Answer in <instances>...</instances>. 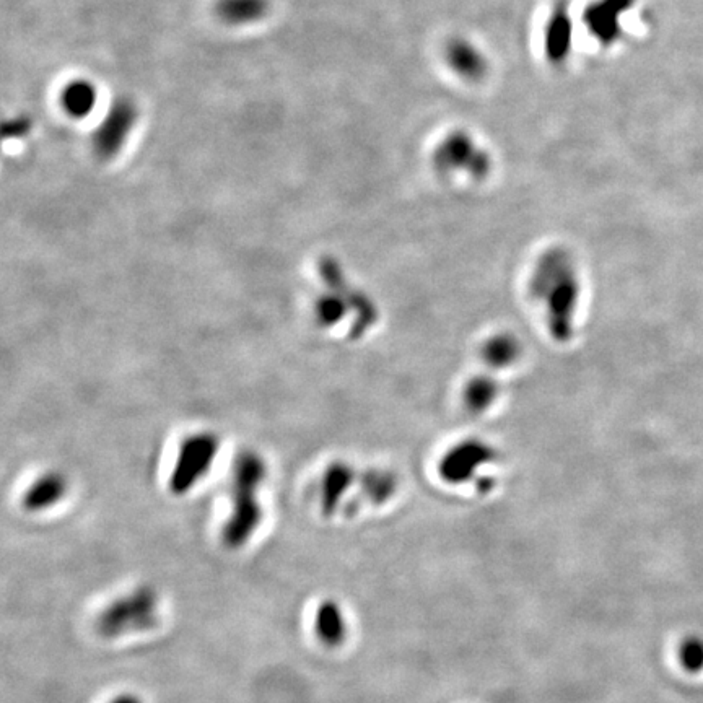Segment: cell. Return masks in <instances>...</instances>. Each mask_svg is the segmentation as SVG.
<instances>
[{"mask_svg":"<svg viewBox=\"0 0 703 703\" xmlns=\"http://www.w3.org/2000/svg\"><path fill=\"white\" fill-rule=\"evenodd\" d=\"M266 476V464L253 451L236 459L233 471V511L223 528V542L230 549H240L251 539L262 521L258 489Z\"/></svg>","mask_w":703,"mask_h":703,"instance_id":"1","label":"cell"},{"mask_svg":"<svg viewBox=\"0 0 703 703\" xmlns=\"http://www.w3.org/2000/svg\"><path fill=\"white\" fill-rule=\"evenodd\" d=\"M157 603V593L150 586H140L124 598L116 599L101 612L98 630L105 637H116L153 629L158 624Z\"/></svg>","mask_w":703,"mask_h":703,"instance_id":"2","label":"cell"},{"mask_svg":"<svg viewBox=\"0 0 703 703\" xmlns=\"http://www.w3.org/2000/svg\"><path fill=\"white\" fill-rule=\"evenodd\" d=\"M219 446V438L214 433L202 432L186 438L181 443L175 471L170 477L171 492L181 495L193 489L210 471Z\"/></svg>","mask_w":703,"mask_h":703,"instance_id":"3","label":"cell"},{"mask_svg":"<svg viewBox=\"0 0 703 703\" xmlns=\"http://www.w3.org/2000/svg\"><path fill=\"white\" fill-rule=\"evenodd\" d=\"M139 119V110L131 98L119 97L93 132V152L101 160H111L124 149Z\"/></svg>","mask_w":703,"mask_h":703,"instance_id":"4","label":"cell"},{"mask_svg":"<svg viewBox=\"0 0 703 703\" xmlns=\"http://www.w3.org/2000/svg\"><path fill=\"white\" fill-rule=\"evenodd\" d=\"M437 163L445 171H464L469 175L484 176L489 171L490 160L471 136L456 132L446 137L438 147Z\"/></svg>","mask_w":703,"mask_h":703,"instance_id":"5","label":"cell"},{"mask_svg":"<svg viewBox=\"0 0 703 703\" xmlns=\"http://www.w3.org/2000/svg\"><path fill=\"white\" fill-rule=\"evenodd\" d=\"M215 15L230 27L259 22L269 12V0H217Z\"/></svg>","mask_w":703,"mask_h":703,"instance_id":"6","label":"cell"},{"mask_svg":"<svg viewBox=\"0 0 703 703\" xmlns=\"http://www.w3.org/2000/svg\"><path fill=\"white\" fill-rule=\"evenodd\" d=\"M66 492V479L59 472H49L27 490L23 497V508L28 511L48 510L57 502H61Z\"/></svg>","mask_w":703,"mask_h":703,"instance_id":"7","label":"cell"},{"mask_svg":"<svg viewBox=\"0 0 703 703\" xmlns=\"http://www.w3.org/2000/svg\"><path fill=\"white\" fill-rule=\"evenodd\" d=\"M315 630L319 642L326 647H339L347 637V622L341 606L334 601H324L316 611Z\"/></svg>","mask_w":703,"mask_h":703,"instance_id":"8","label":"cell"},{"mask_svg":"<svg viewBox=\"0 0 703 703\" xmlns=\"http://www.w3.org/2000/svg\"><path fill=\"white\" fill-rule=\"evenodd\" d=\"M98 90L88 80H74L67 83L61 93L62 110L74 119L87 118L97 108Z\"/></svg>","mask_w":703,"mask_h":703,"instance_id":"9","label":"cell"},{"mask_svg":"<svg viewBox=\"0 0 703 703\" xmlns=\"http://www.w3.org/2000/svg\"><path fill=\"white\" fill-rule=\"evenodd\" d=\"M446 57L450 66L466 79H479L487 69L484 54L468 41L456 40L450 43Z\"/></svg>","mask_w":703,"mask_h":703,"instance_id":"10","label":"cell"},{"mask_svg":"<svg viewBox=\"0 0 703 703\" xmlns=\"http://www.w3.org/2000/svg\"><path fill=\"white\" fill-rule=\"evenodd\" d=\"M352 481H354V471L347 468L345 464H332L331 468L324 472L323 490H321V508L324 515H334L342 495L347 492Z\"/></svg>","mask_w":703,"mask_h":703,"instance_id":"11","label":"cell"},{"mask_svg":"<svg viewBox=\"0 0 703 703\" xmlns=\"http://www.w3.org/2000/svg\"><path fill=\"white\" fill-rule=\"evenodd\" d=\"M677 658L682 669L687 673L700 674L703 671V637L689 635L682 640L677 651Z\"/></svg>","mask_w":703,"mask_h":703,"instance_id":"12","label":"cell"},{"mask_svg":"<svg viewBox=\"0 0 703 703\" xmlns=\"http://www.w3.org/2000/svg\"><path fill=\"white\" fill-rule=\"evenodd\" d=\"M30 131V121L25 118H15L7 121L4 126L5 137H20Z\"/></svg>","mask_w":703,"mask_h":703,"instance_id":"13","label":"cell"},{"mask_svg":"<svg viewBox=\"0 0 703 703\" xmlns=\"http://www.w3.org/2000/svg\"><path fill=\"white\" fill-rule=\"evenodd\" d=\"M111 703H142V700H140L139 697H136V695L124 694L116 697V699H114Z\"/></svg>","mask_w":703,"mask_h":703,"instance_id":"14","label":"cell"}]
</instances>
